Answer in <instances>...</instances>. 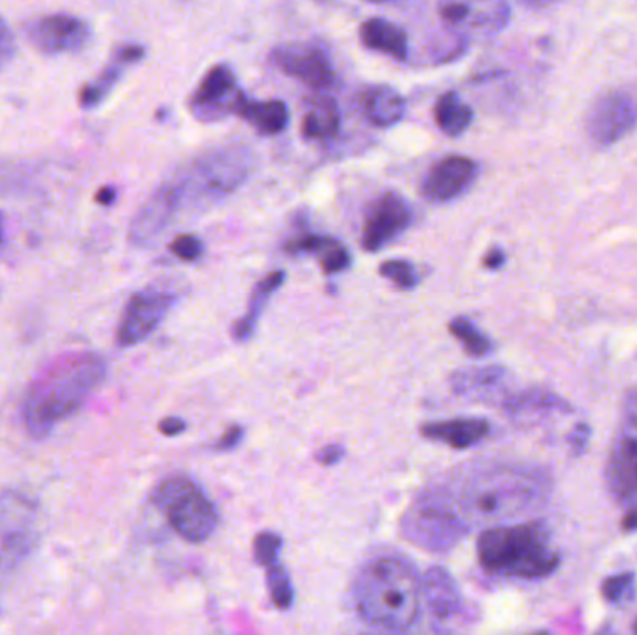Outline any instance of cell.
<instances>
[{"mask_svg": "<svg viewBox=\"0 0 637 635\" xmlns=\"http://www.w3.org/2000/svg\"><path fill=\"white\" fill-rule=\"evenodd\" d=\"M107 363L94 352H75L56 360L32 382L23 403L26 429L37 440L83 408L91 392L105 381Z\"/></svg>", "mask_w": 637, "mask_h": 635, "instance_id": "6da1fadb", "label": "cell"}, {"mask_svg": "<svg viewBox=\"0 0 637 635\" xmlns=\"http://www.w3.org/2000/svg\"><path fill=\"white\" fill-rule=\"evenodd\" d=\"M354 596L360 613L371 623L388 629H405L418 617L421 581L407 559L378 557L362 570Z\"/></svg>", "mask_w": 637, "mask_h": 635, "instance_id": "7a4b0ae2", "label": "cell"}, {"mask_svg": "<svg viewBox=\"0 0 637 635\" xmlns=\"http://www.w3.org/2000/svg\"><path fill=\"white\" fill-rule=\"evenodd\" d=\"M477 556L488 572L528 580L553 574L561 565L547 527L539 522L486 529L477 540Z\"/></svg>", "mask_w": 637, "mask_h": 635, "instance_id": "3957f363", "label": "cell"}, {"mask_svg": "<svg viewBox=\"0 0 637 635\" xmlns=\"http://www.w3.org/2000/svg\"><path fill=\"white\" fill-rule=\"evenodd\" d=\"M545 481L523 468H498L475 475L459 492V507L468 521H509L545 496Z\"/></svg>", "mask_w": 637, "mask_h": 635, "instance_id": "277c9868", "label": "cell"}, {"mask_svg": "<svg viewBox=\"0 0 637 635\" xmlns=\"http://www.w3.org/2000/svg\"><path fill=\"white\" fill-rule=\"evenodd\" d=\"M153 503L166 513L177 535L190 543H204L217 527V513L206 494L193 481L174 475L158 484Z\"/></svg>", "mask_w": 637, "mask_h": 635, "instance_id": "5b68a950", "label": "cell"}, {"mask_svg": "<svg viewBox=\"0 0 637 635\" xmlns=\"http://www.w3.org/2000/svg\"><path fill=\"white\" fill-rule=\"evenodd\" d=\"M37 503L19 491L0 494V570L10 572L36 548Z\"/></svg>", "mask_w": 637, "mask_h": 635, "instance_id": "8992f818", "label": "cell"}, {"mask_svg": "<svg viewBox=\"0 0 637 635\" xmlns=\"http://www.w3.org/2000/svg\"><path fill=\"white\" fill-rule=\"evenodd\" d=\"M421 599L437 635H466L470 621L466 602L448 570L432 567L425 572Z\"/></svg>", "mask_w": 637, "mask_h": 635, "instance_id": "52a82bcc", "label": "cell"}, {"mask_svg": "<svg viewBox=\"0 0 637 635\" xmlns=\"http://www.w3.org/2000/svg\"><path fill=\"white\" fill-rule=\"evenodd\" d=\"M466 532L461 516L438 503H421L408 511L403 533L414 545L425 550L446 551L455 546Z\"/></svg>", "mask_w": 637, "mask_h": 635, "instance_id": "ba28073f", "label": "cell"}, {"mask_svg": "<svg viewBox=\"0 0 637 635\" xmlns=\"http://www.w3.org/2000/svg\"><path fill=\"white\" fill-rule=\"evenodd\" d=\"M637 125V103L630 94L625 91H609L596 101L587 118L585 131L593 144L598 147L619 142Z\"/></svg>", "mask_w": 637, "mask_h": 635, "instance_id": "9c48e42d", "label": "cell"}, {"mask_svg": "<svg viewBox=\"0 0 637 635\" xmlns=\"http://www.w3.org/2000/svg\"><path fill=\"white\" fill-rule=\"evenodd\" d=\"M172 304L174 295L168 291L144 289L136 293L123 311L118 330L120 346L133 347L152 336L171 311Z\"/></svg>", "mask_w": 637, "mask_h": 635, "instance_id": "30bf717a", "label": "cell"}, {"mask_svg": "<svg viewBox=\"0 0 637 635\" xmlns=\"http://www.w3.org/2000/svg\"><path fill=\"white\" fill-rule=\"evenodd\" d=\"M271 58L274 66L310 88L321 90L334 85V67L328 58L327 51L319 45L308 43L282 45L274 48Z\"/></svg>", "mask_w": 637, "mask_h": 635, "instance_id": "8fae6325", "label": "cell"}, {"mask_svg": "<svg viewBox=\"0 0 637 635\" xmlns=\"http://www.w3.org/2000/svg\"><path fill=\"white\" fill-rule=\"evenodd\" d=\"M241 96L243 91L239 90L231 67L217 64L206 73V77L190 97V109L200 120H219L224 116L235 114Z\"/></svg>", "mask_w": 637, "mask_h": 635, "instance_id": "7c38bea8", "label": "cell"}, {"mask_svg": "<svg viewBox=\"0 0 637 635\" xmlns=\"http://www.w3.org/2000/svg\"><path fill=\"white\" fill-rule=\"evenodd\" d=\"M90 26L85 19L67 13H55L37 19L29 29V37L45 55L77 53L90 40Z\"/></svg>", "mask_w": 637, "mask_h": 635, "instance_id": "4fadbf2b", "label": "cell"}, {"mask_svg": "<svg viewBox=\"0 0 637 635\" xmlns=\"http://www.w3.org/2000/svg\"><path fill=\"white\" fill-rule=\"evenodd\" d=\"M413 218L408 201L397 193H386L370 207L362 231V247L367 252L386 247L395 237L407 230Z\"/></svg>", "mask_w": 637, "mask_h": 635, "instance_id": "5bb4252c", "label": "cell"}, {"mask_svg": "<svg viewBox=\"0 0 637 635\" xmlns=\"http://www.w3.org/2000/svg\"><path fill=\"white\" fill-rule=\"evenodd\" d=\"M182 188L166 183L147 198L146 204L140 207V211L136 212V217L131 222L129 239L134 247H140V249L150 247L166 230L172 218L176 217L179 204H182Z\"/></svg>", "mask_w": 637, "mask_h": 635, "instance_id": "9a60e30c", "label": "cell"}, {"mask_svg": "<svg viewBox=\"0 0 637 635\" xmlns=\"http://www.w3.org/2000/svg\"><path fill=\"white\" fill-rule=\"evenodd\" d=\"M477 177V163L464 155H450L438 161L421 183V196L431 204L455 200L472 187Z\"/></svg>", "mask_w": 637, "mask_h": 635, "instance_id": "2e32d148", "label": "cell"}, {"mask_svg": "<svg viewBox=\"0 0 637 635\" xmlns=\"http://www.w3.org/2000/svg\"><path fill=\"white\" fill-rule=\"evenodd\" d=\"M252 168L250 153L243 147H231L224 152L211 153L196 166L198 182L209 193L228 194L243 185Z\"/></svg>", "mask_w": 637, "mask_h": 635, "instance_id": "e0dca14e", "label": "cell"}, {"mask_svg": "<svg viewBox=\"0 0 637 635\" xmlns=\"http://www.w3.org/2000/svg\"><path fill=\"white\" fill-rule=\"evenodd\" d=\"M609 491L619 500L637 496V433L628 430L613 446L607 464Z\"/></svg>", "mask_w": 637, "mask_h": 635, "instance_id": "ac0fdd59", "label": "cell"}, {"mask_svg": "<svg viewBox=\"0 0 637 635\" xmlns=\"http://www.w3.org/2000/svg\"><path fill=\"white\" fill-rule=\"evenodd\" d=\"M491 433L486 419L459 418L446 421H431L421 427V435L429 440L448 444L453 449H468L480 444Z\"/></svg>", "mask_w": 637, "mask_h": 635, "instance_id": "d6986e66", "label": "cell"}, {"mask_svg": "<svg viewBox=\"0 0 637 635\" xmlns=\"http://www.w3.org/2000/svg\"><path fill=\"white\" fill-rule=\"evenodd\" d=\"M144 55H146V48L139 45V43L122 45V47L118 48L114 58H112V64L107 66V69L101 73V77L96 83L83 88V91H80V105L86 107V109H90V107L101 103L107 94L114 88L116 83L122 77L123 67L128 66V64H133V62L142 61Z\"/></svg>", "mask_w": 637, "mask_h": 635, "instance_id": "ffe728a7", "label": "cell"}, {"mask_svg": "<svg viewBox=\"0 0 637 635\" xmlns=\"http://www.w3.org/2000/svg\"><path fill=\"white\" fill-rule=\"evenodd\" d=\"M360 107L375 128H392L405 116V99L389 86L367 88L360 97Z\"/></svg>", "mask_w": 637, "mask_h": 635, "instance_id": "44dd1931", "label": "cell"}, {"mask_svg": "<svg viewBox=\"0 0 637 635\" xmlns=\"http://www.w3.org/2000/svg\"><path fill=\"white\" fill-rule=\"evenodd\" d=\"M360 40L371 51H378L383 55L392 56L397 61H407L408 37L397 24L386 19H370L360 26Z\"/></svg>", "mask_w": 637, "mask_h": 635, "instance_id": "7402d4cb", "label": "cell"}, {"mask_svg": "<svg viewBox=\"0 0 637 635\" xmlns=\"http://www.w3.org/2000/svg\"><path fill=\"white\" fill-rule=\"evenodd\" d=\"M235 114L252 123L257 131L265 134H278L286 131L289 123V109L284 101H252L250 97H239Z\"/></svg>", "mask_w": 637, "mask_h": 635, "instance_id": "603a6c76", "label": "cell"}, {"mask_svg": "<svg viewBox=\"0 0 637 635\" xmlns=\"http://www.w3.org/2000/svg\"><path fill=\"white\" fill-rule=\"evenodd\" d=\"M287 274L284 271H273L268 273L262 282H257L254 293L250 297L249 309L246 314L239 319L238 325L233 327V338L238 341H246V339L254 333L257 321L262 317L263 309L267 306L268 297L274 295V291H278L284 282H286Z\"/></svg>", "mask_w": 637, "mask_h": 635, "instance_id": "cb8c5ba5", "label": "cell"}, {"mask_svg": "<svg viewBox=\"0 0 637 635\" xmlns=\"http://www.w3.org/2000/svg\"><path fill=\"white\" fill-rule=\"evenodd\" d=\"M341 114L334 99L328 96H319L310 105L303 121L304 139L328 140L340 133Z\"/></svg>", "mask_w": 637, "mask_h": 635, "instance_id": "d4e9b609", "label": "cell"}, {"mask_svg": "<svg viewBox=\"0 0 637 635\" xmlns=\"http://www.w3.org/2000/svg\"><path fill=\"white\" fill-rule=\"evenodd\" d=\"M505 410L509 412L510 418H523L535 412H571V405L561 399L558 394L542 387H531L523 394H516L505 403Z\"/></svg>", "mask_w": 637, "mask_h": 635, "instance_id": "484cf974", "label": "cell"}, {"mask_svg": "<svg viewBox=\"0 0 637 635\" xmlns=\"http://www.w3.org/2000/svg\"><path fill=\"white\" fill-rule=\"evenodd\" d=\"M435 118L443 133L459 136L470 128V123L474 120V110L462 101L457 91H446L437 101Z\"/></svg>", "mask_w": 637, "mask_h": 635, "instance_id": "4316f807", "label": "cell"}, {"mask_svg": "<svg viewBox=\"0 0 637 635\" xmlns=\"http://www.w3.org/2000/svg\"><path fill=\"white\" fill-rule=\"evenodd\" d=\"M505 370L499 365H486V368H470V370L455 371L451 375V387L459 395L481 394L486 390L498 386L504 381Z\"/></svg>", "mask_w": 637, "mask_h": 635, "instance_id": "83f0119b", "label": "cell"}, {"mask_svg": "<svg viewBox=\"0 0 637 635\" xmlns=\"http://www.w3.org/2000/svg\"><path fill=\"white\" fill-rule=\"evenodd\" d=\"M450 332L461 341L470 357H485L492 351V341L466 317H457L450 322Z\"/></svg>", "mask_w": 637, "mask_h": 635, "instance_id": "f1b7e54d", "label": "cell"}, {"mask_svg": "<svg viewBox=\"0 0 637 635\" xmlns=\"http://www.w3.org/2000/svg\"><path fill=\"white\" fill-rule=\"evenodd\" d=\"M267 585L274 605L279 607V610H289L293 605L295 593H293L292 578H289L287 570L282 565L276 563L273 567H268Z\"/></svg>", "mask_w": 637, "mask_h": 635, "instance_id": "f546056e", "label": "cell"}, {"mask_svg": "<svg viewBox=\"0 0 637 635\" xmlns=\"http://www.w3.org/2000/svg\"><path fill=\"white\" fill-rule=\"evenodd\" d=\"M378 273L384 278L394 282L399 289L410 291L418 285L419 276L408 261L405 260H389L383 265L378 266Z\"/></svg>", "mask_w": 637, "mask_h": 635, "instance_id": "4dcf8cb0", "label": "cell"}, {"mask_svg": "<svg viewBox=\"0 0 637 635\" xmlns=\"http://www.w3.org/2000/svg\"><path fill=\"white\" fill-rule=\"evenodd\" d=\"M636 591V576L634 572H623V574L612 576L604 581L602 585V594L607 602L612 604H620L630 599Z\"/></svg>", "mask_w": 637, "mask_h": 635, "instance_id": "1f68e13d", "label": "cell"}, {"mask_svg": "<svg viewBox=\"0 0 637 635\" xmlns=\"http://www.w3.org/2000/svg\"><path fill=\"white\" fill-rule=\"evenodd\" d=\"M279 550H282V537L276 535V533H260V535L255 537V563L262 565V567H265V569L276 565V561H278Z\"/></svg>", "mask_w": 637, "mask_h": 635, "instance_id": "d6a6232c", "label": "cell"}, {"mask_svg": "<svg viewBox=\"0 0 637 635\" xmlns=\"http://www.w3.org/2000/svg\"><path fill=\"white\" fill-rule=\"evenodd\" d=\"M349 265H351V254H349V250L334 239V241L330 242V247L321 254L322 273H341V271H345Z\"/></svg>", "mask_w": 637, "mask_h": 635, "instance_id": "836d02e7", "label": "cell"}, {"mask_svg": "<svg viewBox=\"0 0 637 635\" xmlns=\"http://www.w3.org/2000/svg\"><path fill=\"white\" fill-rule=\"evenodd\" d=\"M334 241V239H330V237H321V236H303L298 237V239H293L289 244H287V252H292V254H319L321 255L325 250L330 247V242Z\"/></svg>", "mask_w": 637, "mask_h": 635, "instance_id": "e575fe53", "label": "cell"}, {"mask_svg": "<svg viewBox=\"0 0 637 635\" xmlns=\"http://www.w3.org/2000/svg\"><path fill=\"white\" fill-rule=\"evenodd\" d=\"M172 254L182 261L193 263L201 255V241L195 236H179L171 244Z\"/></svg>", "mask_w": 637, "mask_h": 635, "instance_id": "d590c367", "label": "cell"}, {"mask_svg": "<svg viewBox=\"0 0 637 635\" xmlns=\"http://www.w3.org/2000/svg\"><path fill=\"white\" fill-rule=\"evenodd\" d=\"M589 440H591V427L587 424H576L572 427L571 433L567 436V442L571 448L574 457H580L587 448Z\"/></svg>", "mask_w": 637, "mask_h": 635, "instance_id": "8d00e7d4", "label": "cell"}, {"mask_svg": "<svg viewBox=\"0 0 637 635\" xmlns=\"http://www.w3.org/2000/svg\"><path fill=\"white\" fill-rule=\"evenodd\" d=\"M13 51H15V37H13L12 29L7 23V19L0 18V69L10 62Z\"/></svg>", "mask_w": 637, "mask_h": 635, "instance_id": "74e56055", "label": "cell"}, {"mask_svg": "<svg viewBox=\"0 0 637 635\" xmlns=\"http://www.w3.org/2000/svg\"><path fill=\"white\" fill-rule=\"evenodd\" d=\"M26 168L21 164L0 161V187H13L15 183L25 179Z\"/></svg>", "mask_w": 637, "mask_h": 635, "instance_id": "f35d334b", "label": "cell"}, {"mask_svg": "<svg viewBox=\"0 0 637 635\" xmlns=\"http://www.w3.org/2000/svg\"><path fill=\"white\" fill-rule=\"evenodd\" d=\"M345 457V449L340 444H330L317 453V462L322 467H334L341 459Z\"/></svg>", "mask_w": 637, "mask_h": 635, "instance_id": "ab89813d", "label": "cell"}, {"mask_svg": "<svg viewBox=\"0 0 637 635\" xmlns=\"http://www.w3.org/2000/svg\"><path fill=\"white\" fill-rule=\"evenodd\" d=\"M243 427H239V425H231V427L226 429L222 438H220L217 449H219V451H230V449L238 448L239 444H241V440H243Z\"/></svg>", "mask_w": 637, "mask_h": 635, "instance_id": "60d3db41", "label": "cell"}, {"mask_svg": "<svg viewBox=\"0 0 637 635\" xmlns=\"http://www.w3.org/2000/svg\"><path fill=\"white\" fill-rule=\"evenodd\" d=\"M468 13H470V8H468V4H462V2H451V4L442 7V18L448 23H461L468 18Z\"/></svg>", "mask_w": 637, "mask_h": 635, "instance_id": "b9f144b4", "label": "cell"}, {"mask_svg": "<svg viewBox=\"0 0 637 635\" xmlns=\"http://www.w3.org/2000/svg\"><path fill=\"white\" fill-rule=\"evenodd\" d=\"M187 429V424L183 421L182 418H164L161 424H158V430L163 433L164 436H177L185 433Z\"/></svg>", "mask_w": 637, "mask_h": 635, "instance_id": "7bdbcfd3", "label": "cell"}, {"mask_svg": "<svg viewBox=\"0 0 637 635\" xmlns=\"http://www.w3.org/2000/svg\"><path fill=\"white\" fill-rule=\"evenodd\" d=\"M505 263V254L499 249H494L485 255V260H483V265L486 269H492V271H496L499 266L504 265Z\"/></svg>", "mask_w": 637, "mask_h": 635, "instance_id": "ee69618b", "label": "cell"}, {"mask_svg": "<svg viewBox=\"0 0 637 635\" xmlns=\"http://www.w3.org/2000/svg\"><path fill=\"white\" fill-rule=\"evenodd\" d=\"M96 200L101 206H110V204H114L116 200V190L112 187H103L99 190L98 196H96Z\"/></svg>", "mask_w": 637, "mask_h": 635, "instance_id": "f6af8a7d", "label": "cell"}, {"mask_svg": "<svg viewBox=\"0 0 637 635\" xmlns=\"http://www.w3.org/2000/svg\"><path fill=\"white\" fill-rule=\"evenodd\" d=\"M623 527H625L626 532H637V505L626 513Z\"/></svg>", "mask_w": 637, "mask_h": 635, "instance_id": "bcb514c9", "label": "cell"}, {"mask_svg": "<svg viewBox=\"0 0 637 635\" xmlns=\"http://www.w3.org/2000/svg\"><path fill=\"white\" fill-rule=\"evenodd\" d=\"M7 241V225H4V215L0 212V244Z\"/></svg>", "mask_w": 637, "mask_h": 635, "instance_id": "7dc6e473", "label": "cell"}, {"mask_svg": "<svg viewBox=\"0 0 637 635\" xmlns=\"http://www.w3.org/2000/svg\"><path fill=\"white\" fill-rule=\"evenodd\" d=\"M631 634L637 635V618L636 623L631 624Z\"/></svg>", "mask_w": 637, "mask_h": 635, "instance_id": "c3c4849f", "label": "cell"}, {"mask_svg": "<svg viewBox=\"0 0 637 635\" xmlns=\"http://www.w3.org/2000/svg\"><path fill=\"white\" fill-rule=\"evenodd\" d=\"M531 635H550V634H548V632H537V634H531Z\"/></svg>", "mask_w": 637, "mask_h": 635, "instance_id": "681fc988", "label": "cell"}]
</instances>
